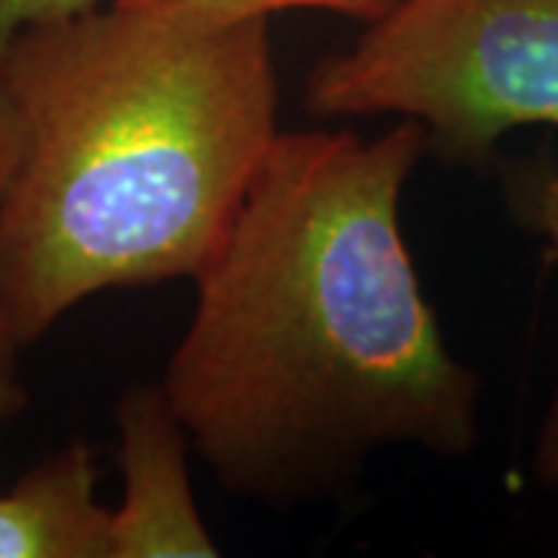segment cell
Wrapping results in <instances>:
<instances>
[{"instance_id":"obj_2","label":"cell","mask_w":558,"mask_h":558,"mask_svg":"<svg viewBox=\"0 0 558 558\" xmlns=\"http://www.w3.org/2000/svg\"><path fill=\"white\" fill-rule=\"evenodd\" d=\"M22 159L0 196V314L22 348L106 289L199 279L274 143L264 16L109 0L0 47Z\"/></svg>"},{"instance_id":"obj_4","label":"cell","mask_w":558,"mask_h":558,"mask_svg":"<svg viewBox=\"0 0 558 558\" xmlns=\"http://www.w3.org/2000/svg\"><path fill=\"white\" fill-rule=\"evenodd\" d=\"M190 435L159 385H134L119 400V465L124 487L112 509V558H211L190 481Z\"/></svg>"},{"instance_id":"obj_3","label":"cell","mask_w":558,"mask_h":558,"mask_svg":"<svg viewBox=\"0 0 558 558\" xmlns=\"http://www.w3.org/2000/svg\"><path fill=\"white\" fill-rule=\"evenodd\" d=\"M317 119L398 116L457 165L519 128H558V0H400L307 78Z\"/></svg>"},{"instance_id":"obj_1","label":"cell","mask_w":558,"mask_h":558,"mask_svg":"<svg viewBox=\"0 0 558 558\" xmlns=\"http://www.w3.org/2000/svg\"><path fill=\"white\" fill-rule=\"evenodd\" d=\"M428 149L416 121L376 140L307 128L260 165L161 379L230 494L289 509L388 447L472 453L478 376L450 354L400 227Z\"/></svg>"},{"instance_id":"obj_6","label":"cell","mask_w":558,"mask_h":558,"mask_svg":"<svg viewBox=\"0 0 558 558\" xmlns=\"http://www.w3.org/2000/svg\"><path fill=\"white\" fill-rule=\"evenodd\" d=\"M502 193L515 223L537 233L549 245L553 258H558V161L531 159L509 165L502 178ZM534 475L558 499V381L539 428Z\"/></svg>"},{"instance_id":"obj_8","label":"cell","mask_w":558,"mask_h":558,"mask_svg":"<svg viewBox=\"0 0 558 558\" xmlns=\"http://www.w3.org/2000/svg\"><path fill=\"white\" fill-rule=\"evenodd\" d=\"M121 3H140V7H180L196 10L208 16L240 20V16H264L270 20L279 10H329L363 25H373L388 16L400 0H121Z\"/></svg>"},{"instance_id":"obj_5","label":"cell","mask_w":558,"mask_h":558,"mask_svg":"<svg viewBox=\"0 0 558 558\" xmlns=\"http://www.w3.org/2000/svg\"><path fill=\"white\" fill-rule=\"evenodd\" d=\"M97 481L81 440L32 465L0 494V558H112V509Z\"/></svg>"},{"instance_id":"obj_9","label":"cell","mask_w":558,"mask_h":558,"mask_svg":"<svg viewBox=\"0 0 558 558\" xmlns=\"http://www.w3.org/2000/svg\"><path fill=\"white\" fill-rule=\"evenodd\" d=\"M109 0H0V47L22 28H32L40 22L78 16L87 10H97Z\"/></svg>"},{"instance_id":"obj_7","label":"cell","mask_w":558,"mask_h":558,"mask_svg":"<svg viewBox=\"0 0 558 558\" xmlns=\"http://www.w3.org/2000/svg\"><path fill=\"white\" fill-rule=\"evenodd\" d=\"M22 159V121L16 112L13 94L3 78V65H0V196L10 186V178L16 171ZM20 351L22 344L13 339L7 319L0 314V422L13 418L25 407L28 391L22 385L20 373Z\"/></svg>"}]
</instances>
